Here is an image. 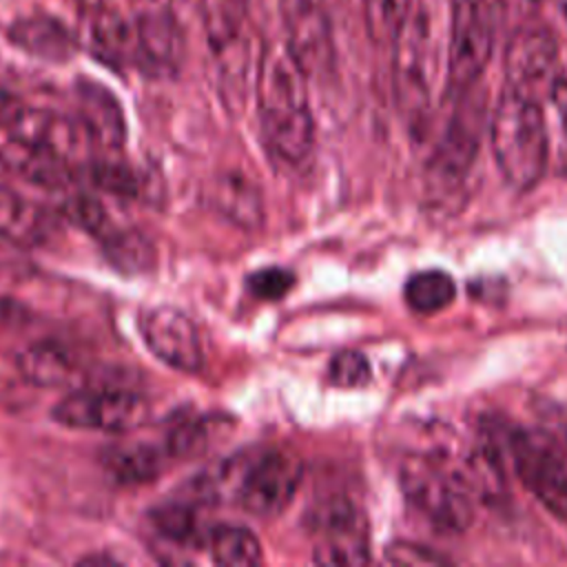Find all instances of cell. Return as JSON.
I'll use <instances>...</instances> for the list:
<instances>
[{
  "instance_id": "cell-24",
  "label": "cell",
  "mask_w": 567,
  "mask_h": 567,
  "mask_svg": "<svg viewBox=\"0 0 567 567\" xmlns=\"http://www.w3.org/2000/svg\"><path fill=\"white\" fill-rule=\"evenodd\" d=\"M162 454L159 450L151 445H126V447H113L104 454V467L106 472L124 485L133 483H146L153 481L162 470Z\"/></svg>"
},
{
  "instance_id": "cell-19",
  "label": "cell",
  "mask_w": 567,
  "mask_h": 567,
  "mask_svg": "<svg viewBox=\"0 0 567 567\" xmlns=\"http://www.w3.org/2000/svg\"><path fill=\"white\" fill-rule=\"evenodd\" d=\"M9 140L51 148L60 155H69L78 142V128L71 120L60 113L44 109H27L18 115V120L7 128Z\"/></svg>"
},
{
  "instance_id": "cell-30",
  "label": "cell",
  "mask_w": 567,
  "mask_h": 567,
  "mask_svg": "<svg viewBox=\"0 0 567 567\" xmlns=\"http://www.w3.org/2000/svg\"><path fill=\"white\" fill-rule=\"evenodd\" d=\"M62 215L71 219V224L80 226L86 233L93 235H106L109 233V215L100 199L91 195H73L62 204Z\"/></svg>"
},
{
  "instance_id": "cell-7",
  "label": "cell",
  "mask_w": 567,
  "mask_h": 567,
  "mask_svg": "<svg viewBox=\"0 0 567 567\" xmlns=\"http://www.w3.org/2000/svg\"><path fill=\"white\" fill-rule=\"evenodd\" d=\"M303 478V463L290 450H266L248 461L237 478L239 505L255 516L281 514Z\"/></svg>"
},
{
  "instance_id": "cell-25",
  "label": "cell",
  "mask_w": 567,
  "mask_h": 567,
  "mask_svg": "<svg viewBox=\"0 0 567 567\" xmlns=\"http://www.w3.org/2000/svg\"><path fill=\"white\" fill-rule=\"evenodd\" d=\"M104 237V257L124 275L148 272L155 264V248L137 230H109Z\"/></svg>"
},
{
  "instance_id": "cell-4",
  "label": "cell",
  "mask_w": 567,
  "mask_h": 567,
  "mask_svg": "<svg viewBox=\"0 0 567 567\" xmlns=\"http://www.w3.org/2000/svg\"><path fill=\"white\" fill-rule=\"evenodd\" d=\"M503 13V0H450V91L465 93L481 78L489 62Z\"/></svg>"
},
{
  "instance_id": "cell-3",
  "label": "cell",
  "mask_w": 567,
  "mask_h": 567,
  "mask_svg": "<svg viewBox=\"0 0 567 567\" xmlns=\"http://www.w3.org/2000/svg\"><path fill=\"white\" fill-rule=\"evenodd\" d=\"M399 483L414 507L434 529L461 534L470 527L472 487L470 483L432 456L412 454L399 467Z\"/></svg>"
},
{
  "instance_id": "cell-9",
  "label": "cell",
  "mask_w": 567,
  "mask_h": 567,
  "mask_svg": "<svg viewBox=\"0 0 567 567\" xmlns=\"http://www.w3.org/2000/svg\"><path fill=\"white\" fill-rule=\"evenodd\" d=\"M286 49L308 78H323L334 66L332 20L326 0H279Z\"/></svg>"
},
{
  "instance_id": "cell-10",
  "label": "cell",
  "mask_w": 567,
  "mask_h": 567,
  "mask_svg": "<svg viewBox=\"0 0 567 567\" xmlns=\"http://www.w3.org/2000/svg\"><path fill=\"white\" fill-rule=\"evenodd\" d=\"M148 403L128 390H89L64 396L53 408V419L66 427L126 432L142 425Z\"/></svg>"
},
{
  "instance_id": "cell-37",
  "label": "cell",
  "mask_w": 567,
  "mask_h": 567,
  "mask_svg": "<svg viewBox=\"0 0 567 567\" xmlns=\"http://www.w3.org/2000/svg\"><path fill=\"white\" fill-rule=\"evenodd\" d=\"M549 97H554V102H556V106L560 109V113H563V122H565V131H567V80H556V84H554V89H551V93H549Z\"/></svg>"
},
{
  "instance_id": "cell-29",
  "label": "cell",
  "mask_w": 567,
  "mask_h": 567,
  "mask_svg": "<svg viewBox=\"0 0 567 567\" xmlns=\"http://www.w3.org/2000/svg\"><path fill=\"white\" fill-rule=\"evenodd\" d=\"M151 520L157 527V532L173 543H195L199 534L197 516L186 505L171 503V505L157 507L151 512Z\"/></svg>"
},
{
  "instance_id": "cell-8",
  "label": "cell",
  "mask_w": 567,
  "mask_h": 567,
  "mask_svg": "<svg viewBox=\"0 0 567 567\" xmlns=\"http://www.w3.org/2000/svg\"><path fill=\"white\" fill-rule=\"evenodd\" d=\"M503 69L509 91L540 102L558 80V44L554 33L543 24L516 29L505 44Z\"/></svg>"
},
{
  "instance_id": "cell-1",
  "label": "cell",
  "mask_w": 567,
  "mask_h": 567,
  "mask_svg": "<svg viewBox=\"0 0 567 567\" xmlns=\"http://www.w3.org/2000/svg\"><path fill=\"white\" fill-rule=\"evenodd\" d=\"M257 102L268 148L290 164L303 162L315 142L308 75L286 44H266L257 64Z\"/></svg>"
},
{
  "instance_id": "cell-15",
  "label": "cell",
  "mask_w": 567,
  "mask_h": 567,
  "mask_svg": "<svg viewBox=\"0 0 567 567\" xmlns=\"http://www.w3.org/2000/svg\"><path fill=\"white\" fill-rule=\"evenodd\" d=\"M78 113L84 131L104 148H120L126 137V122L115 95L93 80H80L75 86Z\"/></svg>"
},
{
  "instance_id": "cell-14",
  "label": "cell",
  "mask_w": 567,
  "mask_h": 567,
  "mask_svg": "<svg viewBox=\"0 0 567 567\" xmlns=\"http://www.w3.org/2000/svg\"><path fill=\"white\" fill-rule=\"evenodd\" d=\"M323 538L315 549L321 565H363L370 560L365 532L357 509L346 501L330 503L321 516Z\"/></svg>"
},
{
  "instance_id": "cell-13",
  "label": "cell",
  "mask_w": 567,
  "mask_h": 567,
  "mask_svg": "<svg viewBox=\"0 0 567 567\" xmlns=\"http://www.w3.org/2000/svg\"><path fill=\"white\" fill-rule=\"evenodd\" d=\"M140 66L153 75H173L184 60V33L171 4L135 11Z\"/></svg>"
},
{
  "instance_id": "cell-35",
  "label": "cell",
  "mask_w": 567,
  "mask_h": 567,
  "mask_svg": "<svg viewBox=\"0 0 567 567\" xmlns=\"http://www.w3.org/2000/svg\"><path fill=\"white\" fill-rule=\"evenodd\" d=\"M292 281H295V277H292L290 270L264 268V270H257L248 277V288L255 297L275 301V299H281L290 290Z\"/></svg>"
},
{
  "instance_id": "cell-16",
  "label": "cell",
  "mask_w": 567,
  "mask_h": 567,
  "mask_svg": "<svg viewBox=\"0 0 567 567\" xmlns=\"http://www.w3.org/2000/svg\"><path fill=\"white\" fill-rule=\"evenodd\" d=\"M58 230V219L40 204L7 190L0 193V239L22 248H33L49 244Z\"/></svg>"
},
{
  "instance_id": "cell-11",
  "label": "cell",
  "mask_w": 567,
  "mask_h": 567,
  "mask_svg": "<svg viewBox=\"0 0 567 567\" xmlns=\"http://www.w3.org/2000/svg\"><path fill=\"white\" fill-rule=\"evenodd\" d=\"M481 124L483 109L474 104L461 106L450 120L427 166V184L434 193H454L463 184L478 151Z\"/></svg>"
},
{
  "instance_id": "cell-31",
  "label": "cell",
  "mask_w": 567,
  "mask_h": 567,
  "mask_svg": "<svg viewBox=\"0 0 567 567\" xmlns=\"http://www.w3.org/2000/svg\"><path fill=\"white\" fill-rule=\"evenodd\" d=\"M91 179L106 193L117 197H133L137 193V177L135 173L122 162H97L91 168Z\"/></svg>"
},
{
  "instance_id": "cell-20",
  "label": "cell",
  "mask_w": 567,
  "mask_h": 567,
  "mask_svg": "<svg viewBox=\"0 0 567 567\" xmlns=\"http://www.w3.org/2000/svg\"><path fill=\"white\" fill-rule=\"evenodd\" d=\"M0 155L9 168H13L22 177H27L29 182H35L40 186L58 188V186L66 184V179H69L66 157L51 148L31 146V144L9 140V146H4L0 151Z\"/></svg>"
},
{
  "instance_id": "cell-33",
  "label": "cell",
  "mask_w": 567,
  "mask_h": 567,
  "mask_svg": "<svg viewBox=\"0 0 567 567\" xmlns=\"http://www.w3.org/2000/svg\"><path fill=\"white\" fill-rule=\"evenodd\" d=\"M370 379V363L361 352L346 350L330 361V381L341 388H359Z\"/></svg>"
},
{
  "instance_id": "cell-34",
  "label": "cell",
  "mask_w": 567,
  "mask_h": 567,
  "mask_svg": "<svg viewBox=\"0 0 567 567\" xmlns=\"http://www.w3.org/2000/svg\"><path fill=\"white\" fill-rule=\"evenodd\" d=\"M385 560L392 565H408V567H421V565H447L450 560L434 549L410 543V540H394L385 549Z\"/></svg>"
},
{
  "instance_id": "cell-23",
  "label": "cell",
  "mask_w": 567,
  "mask_h": 567,
  "mask_svg": "<svg viewBox=\"0 0 567 567\" xmlns=\"http://www.w3.org/2000/svg\"><path fill=\"white\" fill-rule=\"evenodd\" d=\"M202 22L215 53L233 47L248 16V0H199Z\"/></svg>"
},
{
  "instance_id": "cell-32",
  "label": "cell",
  "mask_w": 567,
  "mask_h": 567,
  "mask_svg": "<svg viewBox=\"0 0 567 567\" xmlns=\"http://www.w3.org/2000/svg\"><path fill=\"white\" fill-rule=\"evenodd\" d=\"M166 447L171 456L188 458L197 456L208 447V427L204 421H186L171 430L166 439Z\"/></svg>"
},
{
  "instance_id": "cell-2",
  "label": "cell",
  "mask_w": 567,
  "mask_h": 567,
  "mask_svg": "<svg viewBox=\"0 0 567 567\" xmlns=\"http://www.w3.org/2000/svg\"><path fill=\"white\" fill-rule=\"evenodd\" d=\"M489 140L496 166L512 188L529 190L543 179L549 137L540 102L507 89L494 109Z\"/></svg>"
},
{
  "instance_id": "cell-36",
  "label": "cell",
  "mask_w": 567,
  "mask_h": 567,
  "mask_svg": "<svg viewBox=\"0 0 567 567\" xmlns=\"http://www.w3.org/2000/svg\"><path fill=\"white\" fill-rule=\"evenodd\" d=\"M22 111H24V104L20 102V97L0 86V128L7 131Z\"/></svg>"
},
{
  "instance_id": "cell-38",
  "label": "cell",
  "mask_w": 567,
  "mask_h": 567,
  "mask_svg": "<svg viewBox=\"0 0 567 567\" xmlns=\"http://www.w3.org/2000/svg\"><path fill=\"white\" fill-rule=\"evenodd\" d=\"M16 312H18V306L11 299L0 297V326L7 323L11 317H16Z\"/></svg>"
},
{
  "instance_id": "cell-17",
  "label": "cell",
  "mask_w": 567,
  "mask_h": 567,
  "mask_svg": "<svg viewBox=\"0 0 567 567\" xmlns=\"http://www.w3.org/2000/svg\"><path fill=\"white\" fill-rule=\"evenodd\" d=\"M91 51L111 66L140 64L137 33L115 9L95 7L86 24Z\"/></svg>"
},
{
  "instance_id": "cell-27",
  "label": "cell",
  "mask_w": 567,
  "mask_h": 567,
  "mask_svg": "<svg viewBox=\"0 0 567 567\" xmlns=\"http://www.w3.org/2000/svg\"><path fill=\"white\" fill-rule=\"evenodd\" d=\"M454 292H456L454 281L443 270L416 272L408 279L403 290L408 306L421 315H430L450 306V301L454 299Z\"/></svg>"
},
{
  "instance_id": "cell-28",
  "label": "cell",
  "mask_w": 567,
  "mask_h": 567,
  "mask_svg": "<svg viewBox=\"0 0 567 567\" xmlns=\"http://www.w3.org/2000/svg\"><path fill=\"white\" fill-rule=\"evenodd\" d=\"M410 11V0H363V22L370 40L392 44Z\"/></svg>"
},
{
  "instance_id": "cell-18",
  "label": "cell",
  "mask_w": 567,
  "mask_h": 567,
  "mask_svg": "<svg viewBox=\"0 0 567 567\" xmlns=\"http://www.w3.org/2000/svg\"><path fill=\"white\" fill-rule=\"evenodd\" d=\"M9 38L22 51L49 62H64L75 53L73 33L58 18L47 13L16 20L9 29Z\"/></svg>"
},
{
  "instance_id": "cell-12",
  "label": "cell",
  "mask_w": 567,
  "mask_h": 567,
  "mask_svg": "<svg viewBox=\"0 0 567 567\" xmlns=\"http://www.w3.org/2000/svg\"><path fill=\"white\" fill-rule=\"evenodd\" d=\"M142 337L148 350L166 365L182 372H197L204 363V352L195 323L177 308L157 306L144 312Z\"/></svg>"
},
{
  "instance_id": "cell-21",
  "label": "cell",
  "mask_w": 567,
  "mask_h": 567,
  "mask_svg": "<svg viewBox=\"0 0 567 567\" xmlns=\"http://www.w3.org/2000/svg\"><path fill=\"white\" fill-rule=\"evenodd\" d=\"M210 197L215 208L241 228H257L264 219V206L257 186L239 173H226L217 177Z\"/></svg>"
},
{
  "instance_id": "cell-6",
  "label": "cell",
  "mask_w": 567,
  "mask_h": 567,
  "mask_svg": "<svg viewBox=\"0 0 567 567\" xmlns=\"http://www.w3.org/2000/svg\"><path fill=\"white\" fill-rule=\"evenodd\" d=\"M509 454L525 487L554 516L567 520V445L545 430H516Z\"/></svg>"
},
{
  "instance_id": "cell-39",
  "label": "cell",
  "mask_w": 567,
  "mask_h": 567,
  "mask_svg": "<svg viewBox=\"0 0 567 567\" xmlns=\"http://www.w3.org/2000/svg\"><path fill=\"white\" fill-rule=\"evenodd\" d=\"M0 164H4V162H2V155H0Z\"/></svg>"
},
{
  "instance_id": "cell-5",
  "label": "cell",
  "mask_w": 567,
  "mask_h": 567,
  "mask_svg": "<svg viewBox=\"0 0 567 567\" xmlns=\"http://www.w3.org/2000/svg\"><path fill=\"white\" fill-rule=\"evenodd\" d=\"M392 80L401 115L410 126H421L432 102V38L423 13L410 11L392 40Z\"/></svg>"
},
{
  "instance_id": "cell-22",
  "label": "cell",
  "mask_w": 567,
  "mask_h": 567,
  "mask_svg": "<svg viewBox=\"0 0 567 567\" xmlns=\"http://www.w3.org/2000/svg\"><path fill=\"white\" fill-rule=\"evenodd\" d=\"M18 368L29 383L40 388L64 385L75 374V363L71 352L60 343H51V341L29 346L24 352H20Z\"/></svg>"
},
{
  "instance_id": "cell-40",
  "label": "cell",
  "mask_w": 567,
  "mask_h": 567,
  "mask_svg": "<svg viewBox=\"0 0 567 567\" xmlns=\"http://www.w3.org/2000/svg\"><path fill=\"white\" fill-rule=\"evenodd\" d=\"M532 2H540V0H532Z\"/></svg>"
},
{
  "instance_id": "cell-26",
  "label": "cell",
  "mask_w": 567,
  "mask_h": 567,
  "mask_svg": "<svg viewBox=\"0 0 567 567\" xmlns=\"http://www.w3.org/2000/svg\"><path fill=\"white\" fill-rule=\"evenodd\" d=\"M213 560L226 567H252L261 563V545L257 536L237 525H221L208 538Z\"/></svg>"
}]
</instances>
